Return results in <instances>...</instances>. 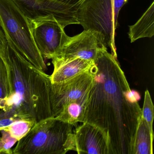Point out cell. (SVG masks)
<instances>
[{
    "label": "cell",
    "mask_w": 154,
    "mask_h": 154,
    "mask_svg": "<svg viewBox=\"0 0 154 154\" xmlns=\"http://www.w3.org/2000/svg\"><path fill=\"white\" fill-rule=\"evenodd\" d=\"M90 70L93 81L83 122L94 124L105 132L110 154H132L142 112L138 103H131L126 98L125 92L130 88L124 72L103 45Z\"/></svg>",
    "instance_id": "1"
},
{
    "label": "cell",
    "mask_w": 154,
    "mask_h": 154,
    "mask_svg": "<svg viewBox=\"0 0 154 154\" xmlns=\"http://www.w3.org/2000/svg\"><path fill=\"white\" fill-rule=\"evenodd\" d=\"M2 56L8 67L11 94L0 110V118L38 123L53 117L50 75L29 63L9 42Z\"/></svg>",
    "instance_id": "2"
},
{
    "label": "cell",
    "mask_w": 154,
    "mask_h": 154,
    "mask_svg": "<svg viewBox=\"0 0 154 154\" xmlns=\"http://www.w3.org/2000/svg\"><path fill=\"white\" fill-rule=\"evenodd\" d=\"M17 142L13 154H65L76 150L73 125L54 117L37 123Z\"/></svg>",
    "instance_id": "3"
},
{
    "label": "cell",
    "mask_w": 154,
    "mask_h": 154,
    "mask_svg": "<svg viewBox=\"0 0 154 154\" xmlns=\"http://www.w3.org/2000/svg\"><path fill=\"white\" fill-rule=\"evenodd\" d=\"M0 26L7 42L30 64L45 71L47 66L34 40L29 20L12 0H0Z\"/></svg>",
    "instance_id": "4"
},
{
    "label": "cell",
    "mask_w": 154,
    "mask_h": 154,
    "mask_svg": "<svg viewBox=\"0 0 154 154\" xmlns=\"http://www.w3.org/2000/svg\"><path fill=\"white\" fill-rule=\"evenodd\" d=\"M77 17L84 29L97 34L101 45L109 48L111 54L117 59L115 37L119 23L115 20L111 0H81Z\"/></svg>",
    "instance_id": "5"
},
{
    "label": "cell",
    "mask_w": 154,
    "mask_h": 154,
    "mask_svg": "<svg viewBox=\"0 0 154 154\" xmlns=\"http://www.w3.org/2000/svg\"><path fill=\"white\" fill-rule=\"evenodd\" d=\"M29 20L36 45L44 59L59 54L69 36L65 27L54 16L42 15Z\"/></svg>",
    "instance_id": "6"
},
{
    "label": "cell",
    "mask_w": 154,
    "mask_h": 154,
    "mask_svg": "<svg viewBox=\"0 0 154 154\" xmlns=\"http://www.w3.org/2000/svg\"><path fill=\"white\" fill-rule=\"evenodd\" d=\"M90 69L68 81L51 84L50 100L53 117L59 115L66 103L80 100L89 94L93 81Z\"/></svg>",
    "instance_id": "7"
},
{
    "label": "cell",
    "mask_w": 154,
    "mask_h": 154,
    "mask_svg": "<svg viewBox=\"0 0 154 154\" xmlns=\"http://www.w3.org/2000/svg\"><path fill=\"white\" fill-rule=\"evenodd\" d=\"M74 135L78 154H110L108 137L96 125L82 122L76 128Z\"/></svg>",
    "instance_id": "8"
},
{
    "label": "cell",
    "mask_w": 154,
    "mask_h": 154,
    "mask_svg": "<svg viewBox=\"0 0 154 154\" xmlns=\"http://www.w3.org/2000/svg\"><path fill=\"white\" fill-rule=\"evenodd\" d=\"M102 45L97 34L91 30H84L76 35L69 36L60 54L56 57L94 61Z\"/></svg>",
    "instance_id": "9"
},
{
    "label": "cell",
    "mask_w": 154,
    "mask_h": 154,
    "mask_svg": "<svg viewBox=\"0 0 154 154\" xmlns=\"http://www.w3.org/2000/svg\"><path fill=\"white\" fill-rule=\"evenodd\" d=\"M52 60L54 71L50 77L52 84L68 81L90 70L94 64L92 60L79 58L57 56L53 57Z\"/></svg>",
    "instance_id": "10"
},
{
    "label": "cell",
    "mask_w": 154,
    "mask_h": 154,
    "mask_svg": "<svg viewBox=\"0 0 154 154\" xmlns=\"http://www.w3.org/2000/svg\"><path fill=\"white\" fill-rule=\"evenodd\" d=\"M128 37L132 43L144 38H152L154 35V2L135 24L129 26Z\"/></svg>",
    "instance_id": "11"
},
{
    "label": "cell",
    "mask_w": 154,
    "mask_h": 154,
    "mask_svg": "<svg viewBox=\"0 0 154 154\" xmlns=\"http://www.w3.org/2000/svg\"><path fill=\"white\" fill-rule=\"evenodd\" d=\"M154 135L141 117L133 140L132 154H153Z\"/></svg>",
    "instance_id": "12"
},
{
    "label": "cell",
    "mask_w": 154,
    "mask_h": 154,
    "mask_svg": "<svg viewBox=\"0 0 154 154\" xmlns=\"http://www.w3.org/2000/svg\"><path fill=\"white\" fill-rule=\"evenodd\" d=\"M88 96L89 94L80 100L66 103L59 115L55 118L73 126L83 122Z\"/></svg>",
    "instance_id": "13"
},
{
    "label": "cell",
    "mask_w": 154,
    "mask_h": 154,
    "mask_svg": "<svg viewBox=\"0 0 154 154\" xmlns=\"http://www.w3.org/2000/svg\"><path fill=\"white\" fill-rule=\"evenodd\" d=\"M11 94L8 67L4 57L0 54V110Z\"/></svg>",
    "instance_id": "14"
},
{
    "label": "cell",
    "mask_w": 154,
    "mask_h": 154,
    "mask_svg": "<svg viewBox=\"0 0 154 154\" xmlns=\"http://www.w3.org/2000/svg\"><path fill=\"white\" fill-rule=\"evenodd\" d=\"M36 123L34 120L17 119L4 129L8 131L12 137L19 140L27 134Z\"/></svg>",
    "instance_id": "15"
},
{
    "label": "cell",
    "mask_w": 154,
    "mask_h": 154,
    "mask_svg": "<svg viewBox=\"0 0 154 154\" xmlns=\"http://www.w3.org/2000/svg\"><path fill=\"white\" fill-rule=\"evenodd\" d=\"M29 19L44 15L37 0H12Z\"/></svg>",
    "instance_id": "16"
},
{
    "label": "cell",
    "mask_w": 154,
    "mask_h": 154,
    "mask_svg": "<svg viewBox=\"0 0 154 154\" xmlns=\"http://www.w3.org/2000/svg\"><path fill=\"white\" fill-rule=\"evenodd\" d=\"M142 118L146 121L151 133L153 134V122L154 118V106L150 94L147 90L145 93L144 103L141 109Z\"/></svg>",
    "instance_id": "17"
},
{
    "label": "cell",
    "mask_w": 154,
    "mask_h": 154,
    "mask_svg": "<svg viewBox=\"0 0 154 154\" xmlns=\"http://www.w3.org/2000/svg\"><path fill=\"white\" fill-rule=\"evenodd\" d=\"M0 131V154H13L11 148L18 140L12 137L7 130H1Z\"/></svg>",
    "instance_id": "18"
},
{
    "label": "cell",
    "mask_w": 154,
    "mask_h": 154,
    "mask_svg": "<svg viewBox=\"0 0 154 154\" xmlns=\"http://www.w3.org/2000/svg\"><path fill=\"white\" fill-rule=\"evenodd\" d=\"M127 100L131 103H136L140 100L141 96L138 92L130 89L125 92Z\"/></svg>",
    "instance_id": "19"
},
{
    "label": "cell",
    "mask_w": 154,
    "mask_h": 154,
    "mask_svg": "<svg viewBox=\"0 0 154 154\" xmlns=\"http://www.w3.org/2000/svg\"><path fill=\"white\" fill-rule=\"evenodd\" d=\"M129 0H113L114 13L116 21L118 22L119 14L122 7L128 2Z\"/></svg>",
    "instance_id": "20"
},
{
    "label": "cell",
    "mask_w": 154,
    "mask_h": 154,
    "mask_svg": "<svg viewBox=\"0 0 154 154\" xmlns=\"http://www.w3.org/2000/svg\"><path fill=\"white\" fill-rule=\"evenodd\" d=\"M81 0H37L39 6V2L42 1H53L64 4L67 6H74L78 5Z\"/></svg>",
    "instance_id": "21"
},
{
    "label": "cell",
    "mask_w": 154,
    "mask_h": 154,
    "mask_svg": "<svg viewBox=\"0 0 154 154\" xmlns=\"http://www.w3.org/2000/svg\"><path fill=\"white\" fill-rule=\"evenodd\" d=\"M17 120L13 118H0V130L8 128Z\"/></svg>",
    "instance_id": "22"
},
{
    "label": "cell",
    "mask_w": 154,
    "mask_h": 154,
    "mask_svg": "<svg viewBox=\"0 0 154 154\" xmlns=\"http://www.w3.org/2000/svg\"><path fill=\"white\" fill-rule=\"evenodd\" d=\"M7 40L4 32L0 26V54L2 55L7 45Z\"/></svg>",
    "instance_id": "23"
},
{
    "label": "cell",
    "mask_w": 154,
    "mask_h": 154,
    "mask_svg": "<svg viewBox=\"0 0 154 154\" xmlns=\"http://www.w3.org/2000/svg\"><path fill=\"white\" fill-rule=\"evenodd\" d=\"M112 3V6H113V10H114V6H113V0H111Z\"/></svg>",
    "instance_id": "24"
}]
</instances>
